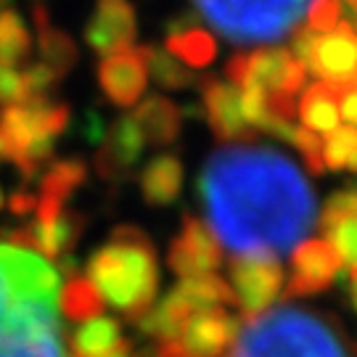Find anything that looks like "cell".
I'll list each match as a JSON object with an SVG mask.
<instances>
[{"label":"cell","instance_id":"obj_22","mask_svg":"<svg viewBox=\"0 0 357 357\" xmlns=\"http://www.w3.org/2000/svg\"><path fill=\"white\" fill-rule=\"evenodd\" d=\"M299 119L302 128L310 132H323L331 135L339 128V96H336V85L333 82H315L305 90L302 101H299Z\"/></svg>","mask_w":357,"mask_h":357},{"label":"cell","instance_id":"obj_21","mask_svg":"<svg viewBox=\"0 0 357 357\" xmlns=\"http://www.w3.org/2000/svg\"><path fill=\"white\" fill-rule=\"evenodd\" d=\"M32 19H35V29H38V51H40V61L45 66H51L56 75L64 79L72 69L77 66V59H79V51H77V43L64 29L51 24L48 19V11L43 6H35L32 8Z\"/></svg>","mask_w":357,"mask_h":357},{"label":"cell","instance_id":"obj_5","mask_svg":"<svg viewBox=\"0 0 357 357\" xmlns=\"http://www.w3.org/2000/svg\"><path fill=\"white\" fill-rule=\"evenodd\" d=\"M228 43L259 45L291 35L312 0H191Z\"/></svg>","mask_w":357,"mask_h":357},{"label":"cell","instance_id":"obj_2","mask_svg":"<svg viewBox=\"0 0 357 357\" xmlns=\"http://www.w3.org/2000/svg\"><path fill=\"white\" fill-rule=\"evenodd\" d=\"M59 294L51 259L13 233L0 241V357H66Z\"/></svg>","mask_w":357,"mask_h":357},{"label":"cell","instance_id":"obj_19","mask_svg":"<svg viewBox=\"0 0 357 357\" xmlns=\"http://www.w3.org/2000/svg\"><path fill=\"white\" fill-rule=\"evenodd\" d=\"M132 119L138 122L143 138L151 146H172L183 130V112L167 96H146Z\"/></svg>","mask_w":357,"mask_h":357},{"label":"cell","instance_id":"obj_25","mask_svg":"<svg viewBox=\"0 0 357 357\" xmlns=\"http://www.w3.org/2000/svg\"><path fill=\"white\" fill-rule=\"evenodd\" d=\"M323 241L331 246L347 270H357V217L355 215H323L320 217Z\"/></svg>","mask_w":357,"mask_h":357},{"label":"cell","instance_id":"obj_24","mask_svg":"<svg viewBox=\"0 0 357 357\" xmlns=\"http://www.w3.org/2000/svg\"><path fill=\"white\" fill-rule=\"evenodd\" d=\"M175 291L188 302V307H191L193 312L215 310V307H225V305H236L228 281L220 278L217 273L196 275V278H183V281L175 286Z\"/></svg>","mask_w":357,"mask_h":357},{"label":"cell","instance_id":"obj_32","mask_svg":"<svg viewBox=\"0 0 357 357\" xmlns=\"http://www.w3.org/2000/svg\"><path fill=\"white\" fill-rule=\"evenodd\" d=\"M339 96V116L349 128H357V75H352L344 82H333Z\"/></svg>","mask_w":357,"mask_h":357},{"label":"cell","instance_id":"obj_27","mask_svg":"<svg viewBox=\"0 0 357 357\" xmlns=\"http://www.w3.org/2000/svg\"><path fill=\"white\" fill-rule=\"evenodd\" d=\"M32 51L24 19L13 8H0V66L22 64Z\"/></svg>","mask_w":357,"mask_h":357},{"label":"cell","instance_id":"obj_1","mask_svg":"<svg viewBox=\"0 0 357 357\" xmlns=\"http://www.w3.org/2000/svg\"><path fill=\"white\" fill-rule=\"evenodd\" d=\"M199 196L206 228L241 259H278L315 225V193L291 159L257 143H233L206 159Z\"/></svg>","mask_w":357,"mask_h":357},{"label":"cell","instance_id":"obj_12","mask_svg":"<svg viewBox=\"0 0 357 357\" xmlns=\"http://www.w3.org/2000/svg\"><path fill=\"white\" fill-rule=\"evenodd\" d=\"M241 323L243 320L230 315L225 307L193 312L180 331L178 344L191 357H222L228 355Z\"/></svg>","mask_w":357,"mask_h":357},{"label":"cell","instance_id":"obj_18","mask_svg":"<svg viewBox=\"0 0 357 357\" xmlns=\"http://www.w3.org/2000/svg\"><path fill=\"white\" fill-rule=\"evenodd\" d=\"M72 357H135L132 344L122 339V328L114 318L98 315L77 323L69 336Z\"/></svg>","mask_w":357,"mask_h":357},{"label":"cell","instance_id":"obj_6","mask_svg":"<svg viewBox=\"0 0 357 357\" xmlns=\"http://www.w3.org/2000/svg\"><path fill=\"white\" fill-rule=\"evenodd\" d=\"M233 302L241 307L243 315L255 318L273 307L283 291V268L275 259H241L236 257L228 265Z\"/></svg>","mask_w":357,"mask_h":357},{"label":"cell","instance_id":"obj_3","mask_svg":"<svg viewBox=\"0 0 357 357\" xmlns=\"http://www.w3.org/2000/svg\"><path fill=\"white\" fill-rule=\"evenodd\" d=\"M88 281L103 305L135 320L153 305L159 291V259L141 228L119 225L88 259Z\"/></svg>","mask_w":357,"mask_h":357},{"label":"cell","instance_id":"obj_26","mask_svg":"<svg viewBox=\"0 0 357 357\" xmlns=\"http://www.w3.org/2000/svg\"><path fill=\"white\" fill-rule=\"evenodd\" d=\"M59 307L64 310V315L75 323H85V320L98 318L103 312V302L98 291L93 289L88 278H77L72 275L66 286L59 294Z\"/></svg>","mask_w":357,"mask_h":357},{"label":"cell","instance_id":"obj_33","mask_svg":"<svg viewBox=\"0 0 357 357\" xmlns=\"http://www.w3.org/2000/svg\"><path fill=\"white\" fill-rule=\"evenodd\" d=\"M82 135H85V141L90 143H101L103 135H106V125H103V119L98 112H93L90 109L85 119H82Z\"/></svg>","mask_w":357,"mask_h":357},{"label":"cell","instance_id":"obj_23","mask_svg":"<svg viewBox=\"0 0 357 357\" xmlns=\"http://www.w3.org/2000/svg\"><path fill=\"white\" fill-rule=\"evenodd\" d=\"M141 53L143 59H146L149 75H151V79L162 90H188L202 85V77L196 75V72H191V69H185L165 48H159V45H143Z\"/></svg>","mask_w":357,"mask_h":357},{"label":"cell","instance_id":"obj_8","mask_svg":"<svg viewBox=\"0 0 357 357\" xmlns=\"http://www.w3.org/2000/svg\"><path fill=\"white\" fill-rule=\"evenodd\" d=\"M167 262L180 278L209 275L222 265V249L215 241L212 230L206 228V222L188 215L180 225V233L169 243Z\"/></svg>","mask_w":357,"mask_h":357},{"label":"cell","instance_id":"obj_13","mask_svg":"<svg viewBox=\"0 0 357 357\" xmlns=\"http://www.w3.org/2000/svg\"><path fill=\"white\" fill-rule=\"evenodd\" d=\"M202 116L220 141H255V130L246 125L241 114V90L230 82H220L212 77H202Z\"/></svg>","mask_w":357,"mask_h":357},{"label":"cell","instance_id":"obj_11","mask_svg":"<svg viewBox=\"0 0 357 357\" xmlns=\"http://www.w3.org/2000/svg\"><path fill=\"white\" fill-rule=\"evenodd\" d=\"M342 273V262L323 238H307L291 252V275L283 283L286 296H312L326 291L336 275Z\"/></svg>","mask_w":357,"mask_h":357},{"label":"cell","instance_id":"obj_20","mask_svg":"<svg viewBox=\"0 0 357 357\" xmlns=\"http://www.w3.org/2000/svg\"><path fill=\"white\" fill-rule=\"evenodd\" d=\"M183 191V162L175 153H156L141 172V193L146 204L169 206Z\"/></svg>","mask_w":357,"mask_h":357},{"label":"cell","instance_id":"obj_7","mask_svg":"<svg viewBox=\"0 0 357 357\" xmlns=\"http://www.w3.org/2000/svg\"><path fill=\"white\" fill-rule=\"evenodd\" d=\"M138 38V16L130 0H96L93 16L85 24V43L98 56L130 51Z\"/></svg>","mask_w":357,"mask_h":357},{"label":"cell","instance_id":"obj_35","mask_svg":"<svg viewBox=\"0 0 357 357\" xmlns=\"http://www.w3.org/2000/svg\"><path fill=\"white\" fill-rule=\"evenodd\" d=\"M352 172H355V175H357V167H355V169H352Z\"/></svg>","mask_w":357,"mask_h":357},{"label":"cell","instance_id":"obj_4","mask_svg":"<svg viewBox=\"0 0 357 357\" xmlns=\"http://www.w3.org/2000/svg\"><path fill=\"white\" fill-rule=\"evenodd\" d=\"M230 357H347L339 333L318 312L273 307L241 323Z\"/></svg>","mask_w":357,"mask_h":357},{"label":"cell","instance_id":"obj_10","mask_svg":"<svg viewBox=\"0 0 357 357\" xmlns=\"http://www.w3.org/2000/svg\"><path fill=\"white\" fill-rule=\"evenodd\" d=\"M305 72H312L320 82H344L357 75V32L347 22H339L331 32H315L312 48L305 61Z\"/></svg>","mask_w":357,"mask_h":357},{"label":"cell","instance_id":"obj_29","mask_svg":"<svg viewBox=\"0 0 357 357\" xmlns=\"http://www.w3.org/2000/svg\"><path fill=\"white\" fill-rule=\"evenodd\" d=\"M286 143H291L294 149L302 153L307 169H310L312 175H323V172H326V165H323V141H320L315 132H310V130L302 128V125H294L291 135H289Z\"/></svg>","mask_w":357,"mask_h":357},{"label":"cell","instance_id":"obj_28","mask_svg":"<svg viewBox=\"0 0 357 357\" xmlns=\"http://www.w3.org/2000/svg\"><path fill=\"white\" fill-rule=\"evenodd\" d=\"M323 165L326 169L342 172V169H355L357 167V128H336L323 143Z\"/></svg>","mask_w":357,"mask_h":357},{"label":"cell","instance_id":"obj_17","mask_svg":"<svg viewBox=\"0 0 357 357\" xmlns=\"http://www.w3.org/2000/svg\"><path fill=\"white\" fill-rule=\"evenodd\" d=\"M165 51L178 59L180 64H188L193 69H204L215 61L217 43L204 26L196 24V16L178 13L167 22V43Z\"/></svg>","mask_w":357,"mask_h":357},{"label":"cell","instance_id":"obj_34","mask_svg":"<svg viewBox=\"0 0 357 357\" xmlns=\"http://www.w3.org/2000/svg\"><path fill=\"white\" fill-rule=\"evenodd\" d=\"M347 273H349V299L357 312V270H347Z\"/></svg>","mask_w":357,"mask_h":357},{"label":"cell","instance_id":"obj_9","mask_svg":"<svg viewBox=\"0 0 357 357\" xmlns=\"http://www.w3.org/2000/svg\"><path fill=\"white\" fill-rule=\"evenodd\" d=\"M307 72L289 51L283 48H259L255 53H243L241 85H255L265 93L296 96L305 88Z\"/></svg>","mask_w":357,"mask_h":357},{"label":"cell","instance_id":"obj_14","mask_svg":"<svg viewBox=\"0 0 357 357\" xmlns=\"http://www.w3.org/2000/svg\"><path fill=\"white\" fill-rule=\"evenodd\" d=\"M143 149H146V138L132 114L119 116L106 128L101 149L96 153V172L103 180H122L141 162Z\"/></svg>","mask_w":357,"mask_h":357},{"label":"cell","instance_id":"obj_16","mask_svg":"<svg viewBox=\"0 0 357 357\" xmlns=\"http://www.w3.org/2000/svg\"><path fill=\"white\" fill-rule=\"evenodd\" d=\"M88 180V165L82 159H59L53 162L45 175L40 178V193L35 196V220H53L64 212V204L72 199V193Z\"/></svg>","mask_w":357,"mask_h":357},{"label":"cell","instance_id":"obj_15","mask_svg":"<svg viewBox=\"0 0 357 357\" xmlns=\"http://www.w3.org/2000/svg\"><path fill=\"white\" fill-rule=\"evenodd\" d=\"M149 82V69L141 48L112 53L98 64V85L114 106H132L141 101Z\"/></svg>","mask_w":357,"mask_h":357},{"label":"cell","instance_id":"obj_31","mask_svg":"<svg viewBox=\"0 0 357 357\" xmlns=\"http://www.w3.org/2000/svg\"><path fill=\"white\" fill-rule=\"evenodd\" d=\"M26 101V90L22 72L16 66H0V103H22Z\"/></svg>","mask_w":357,"mask_h":357},{"label":"cell","instance_id":"obj_30","mask_svg":"<svg viewBox=\"0 0 357 357\" xmlns=\"http://www.w3.org/2000/svg\"><path fill=\"white\" fill-rule=\"evenodd\" d=\"M307 29L312 32H331L342 22V3L339 0H312L307 6Z\"/></svg>","mask_w":357,"mask_h":357}]
</instances>
